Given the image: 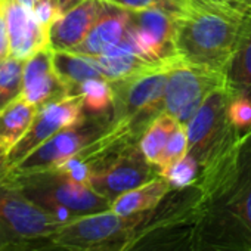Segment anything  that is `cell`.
Here are the masks:
<instances>
[{
    "mask_svg": "<svg viewBox=\"0 0 251 251\" xmlns=\"http://www.w3.org/2000/svg\"><path fill=\"white\" fill-rule=\"evenodd\" d=\"M39 109L21 96L0 112V148L6 155L27 135Z\"/></svg>",
    "mask_w": 251,
    "mask_h": 251,
    "instance_id": "17",
    "label": "cell"
},
{
    "mask_svg": "<svg viewBox=\"0 0 251 251\" xmlns=\"http://www.w3.org/2000/svg\"><path fill=\"white\" fill-rule=\"evenodd\" d=\"M236 95L239 93L227 83L214 89L207 95L194 118L188 123V154H191L200 166L241 135L227 117L229 103Z\"/></svg>",
    "mask_w": 251,
    "mask_h": 251,
    "instance_id": "6",
    "label": "cell"
},
{
    "mask_svg": "<svg viewBox=\"0 0 251 251\" xmlns=\"http://www.w3.org/2000/svg\"><path fill=\"white\" fill-rule=\"evenodd\" d=\"M5 182L17 186L31 201L64 220L106 211L112 204L89 185L77 182L59 170L8 175Z\"/></svg>",
    "mask_w": 251,
    "mask_h": 251,
    "instance_id": "4",
    "label": "cell"
},
{
    "mask_svg": "<svg viewBox=\"0 0 251 251\" xmlns=\"http://www.w3.org/2000/svg\"><path fill=\"white\" fill-rule=\"evenodd\" d=\"M189 150V141H188V132H186V126L177 124V127L175 129V132L172 133L163 155L158 161V170L160 173L166 172L169 167H172L175 163H177L179 160H182Z\"/></svg>",
    "mask_w": 251,
    "mask_h": 251,
    "instance_id": "27",
    "label": "cell"
},
{
    "mask_svg": "<svg viewBox=\"0 0 251 251\" xmlns=\"http://www.w3.org/2000/svg\"><path fill=\"white\" fill-rule=\"evenodd\" d=\"M92 56H95L103 77L108 81L124 80L138 74H144L157 70L166 65L167 62V59H164L163 62H154L132 53L121 55V56H106V55H92Z\"/></svg>",
    "mask_w": 251,
    "mask_h": 251,
    "instance_id": "22",
    "label": "cell"
},
{
    "mask_svg": "<svg viewBox=\"0 0 251 251\" xmlns=\"http://www.w3.org/2000/svg\"><path fill=\"white\" fill-rule=\"evenodd\" d=\"M177 124H179L177 120L172 114L163 111L161 114H158L154 118V121L150 124V127L145 130V133L139 139L141 152L155 167L158 166L163 151H164L172 133L177 127Z\"/></svg>",
    "mask_w": 251,
    "mask_h": 251,
    "instance_id": "23",
    "label": "cell"
},
{
    "mask_svg": "<svg viewBox=\"0 0 251 251\" xmlns=\"http://www.w3.org/2000/svg\"><path fill=\"white\" fill-rule=\"evenodd\" d=\"M81 2H83V0H58V12H59V15L65 14L67 11L73 9L77 5H80Z\"/></svg>",
    "mask_w": 251,
    "mask_h": 251,
    "instance_id": "32",
    "label": "cell"
},
{
    "mask_svg": "<svg viewBox=\"0 0 251 251\" xmlns=\"http://www.w3.org/2000/svg\"><path fill=\"white\" fill-rule=\"evenodd\" d=\"M129 23L138 30L150 34L163 49L166 58L175 55V21L173 14L163 8L155 6L145 11L129 12Z\"/></svg>",
    "mask_w": 251,
    "mask_h": 251,
    "instance_id": "19",
    "label": "cell"
},
{
    "mask_svg": "<svg viewBox=\"0 0 251 251\" xmlns=\"http://www.w3.org/2000/svg\"><path fill=\"white\" fill-rule=\"evenodd\" d=\"M105 3L102 0H83L61 14L49 27V45L53 50H73L90 33L99 20Z\"/></svg>",
    "mask_w": 251,
    "mask_h": 251,
    "instance_id": "14",
    "label": "cell"
},
{
    "mask_svg": "<svg viewBox=\"0 0 251 251\" xmlns=\"http://www.w3.org/2000/svg\"><path fill=\"white\" fill-rule=\"evenodd\" d=\"M129 25V11L105 3V8L87 34V37L71 52L83 55H102L103 50L120 42Z\"/></svg>",
    "mask_w": 251,
    "mask_h": 251,
    "instance_id": "15",
    "label": "cell"
},
{
    "mask_svg": "<svg viewBox=\"0 0 251 251\" xmlns=\"http://www.w3.org/2000/svg\"><path fill=\"white\" fill-rule=\"evenodd\" d=\"M172 191L173 188L169 180L163 176H158L117 197L111 204V210L117 214H133L147 211L157 207Z\"/></svg>",
    "mask_w": 251,
    "mask_h": 251,
    "instance_id": "20",
    "label": "cell"
},
{
    "mask_svg": "<svg viewBox=\"0 0 251 251\" xmlns=\"http://www.w3.org/2000/svg\"><path fill=\"white\" fill-rule=\"evenodd\" d=\"M17 2L27 6L28 9H34V5H36V0H17Z\"/></svg>",
    "mask_w": 251,
    "mask_h": 251,
    "instance_id": "34",
    "label": "cell"
},
{
    "mask_svg": "<svg viewBox=\"0 0 251 251\" xmlns=\"http://www.w3.org/2000/svg\"><path fill=\"white\" fill-rule=\"evenodd\" d=\"M201 192L195 185L173 189L154 208L117 214L106 211L75 217L45 241L59 251H124L148 232L166 225L195 223Z\"/></svg>",
    "mask_w": 251,
    "mask_h": 251,
    "instance_id": "2",
    "label": "cell"
},
{
    "mask_svg": "<svg viewBox=\"0 0 251 251\" xmlns=\"http://www.w3.org/2000/svg\"><path fill=\"white\" fill-rule=\"evenodd\" d=\"M195 251L251 250V130L200 166Z\"/></svg>",
    "mask_w": 251,
    "mask_h": 251,
    "instance_id": "1",
    "label": "cell"
},
{
    "mask_svg": "<svg viewBox=\"0 0 251 251\" xmlns=\"http://www.w3.org/2000/svg\"><path fill=\"white\" fill-rule=\"evenodd\" d=\"M8 177V169H6V154L0 148V185H3Z\"/></svg>",
    "mask_w": 251,
    "mask_h": 251,
    "instance_id": "33",
    "label": "cell"
},
{
    "mask_svg": "<svg viewBox=\"0 0 251 251\" xmlns=\"http://www.w3.org/2000/svg\"><path fill=\"white\" fill-rule=\"evenodd\" d=\"M226 83V73L194 65L173 56L164 90V111L176 117L185 105L204 100L208 93Z\"/></svg>",
    "mask_w": 251,
    "mask_h": 251,
    "instance_id": "11",
    "label": "cell"
},
{
    "mask_svg": "<svg viewBox=\"0 0 251 251\" xmlns=\"http://www.w3.org/2000/svg\"><path fill=\"white\" fill-rule=\"evenodd\" d=\"M172 58H167L166 65L157 70L111 81L114 90L112 120H121L138 114L158 115L164 111V90Z\"/></svg>",
    "mask_w": 251,
    "mask_h": 251,
    "instance_id": "9",
    "label": "cell"
},
{
    "mask_svg": "<svg viewBox=\"0 0 251 251\" xmlns=\"http://www.w3.org/2000/svg\"><path fill=\"white\" fill-rule=\"evenodd\" d=\"M247 251H251V250H247Z\"/></svg>",
    "mask_w": 251,
    "mask_h": 251,
    "instance_id": "36",
    "label": "cell"
},
{
    "mask_svg": "<svg viewBox=\"0 0 251 251\" xmlns=\"http://www.w3.org/2000/svg\"><path fill=\"white\" fill-rule=\"evenodd\" d=\"M53 65L56 74L71 95H78L80 84L90 78H105L92 55L75 53L71 50H53Z\"/></svg>",
    "mask_w": 251,
    "mask_h": 251,
    "instance_id": "18",
    "label": "cell"
},
{
    "mask_svg": "<svg viewBox=\"0 0 251 251\" xmlns=\"http://www.w3.org/2000/svg\"><path fill=\"white\" fill-rule=\"evenodd\" d=\"M56 3H58V0H56Z\"/></svg>",
    "mask_w": 251,
    "mask_h": 251,
    "instance_id": "37",
    "label": "cell"
},
{
    "mask_svg": "<svg viewBox=\"0 0 251 251\" xmlns=\"http://www.w3.org/2000/svg\"><path fill=\"white\" fill-rule=\"evenodd\" d=\"M0 251H58V250L53 245L48 244L45 239H39V241H31V242L0 247Z\"/></svg>",
    "mask_w": 251,
    "mask_h": 251,
    "instance_id": "31",
    "label": "cell"
},
{
    "mask_svg": "<svg viewBox=\"0 0 251 251\" xmlns=\"http://www.w3.org/2000/svg\"><path fill=\"white\" fill-rule=\"evenodd\" d=\"M227 117L239 132L251 130V98L244 93L236 95L229 103Z\"/></svg>",
    "mask_w": 251,
    "mask_h": 251,
    "instance_id": "28",
    "label": "cell"
},
{
    "mask_svg": "<svg viewBox=\"0 0 251 251\" xmlns=\"http://www.w3.org/2000/svg\"><path fill=\"white\" fill-rule=\"evenodd\" d=\"M11 56V39L6 20V2L0 0V64Z\"/></svg>",
    "mask_w": 251,
    "mask_h": 251,
    "instance_id": "29",
    "label": "cell"
},
{
    "mask_svg": "<svg viewBox=\"0 0 251 251\" xmlns=\"http://www.w3.org/2000/svg\"><path fill=\"white\" fill-rule=\"evenodd\" d=\"M124 251H195L194 222L155 227Z\"/></svg>",
    "mask_w": 251,
    "mask_h": 251,
    "instance_id": "16",
    "label": "cell"
},
{
    "mask_svg": "<svg viewBox=\"0 0 251 251\" xmlns=\"http://www.w3.org/2000/svg\"><path fill=\"white\" fill-rule=\"evenodd\" d=\"M71 96L68 87L56 74L53 49L46 46L25 61L23 98L42 108L46 103Z\"/></svg>",
    "mask_w": 251,
    "mask_h": 251,
    "instance_id": "12",
    "label": "cell"
},
{
    "mask_svg": "<svg viewBox=\"0 0 251 251\" xmlns=\"http://www.w3.org/2000/svg\"><path fill=\"white\" fill-rule=\"evenodd\" d=\"M227 84L251 98V2L245 11L236 50L227 67Z\"/></svg>",
    "mask_w": 251,
    "mask_h": 251,
    "instance_id": "21",
    "label": "cell"
},
{
    "mask_svg": "<svg viewBox=\"0 0 251 251\" xmlns=\"http://www.w3.org/2000/svg\"><path fill=\"white\" fill-rule=\"evenodd\" d=\"M78 95L83 98V106L87 114H103L112 109L114 90L111 81L105 78H90L81 83Z\"/></svg>",
    "mask_w": 251,
    "mask_h": 251,
    "instance_id": "25",
    "label": "cell"
},
{
    "mask_svg": "<svg viewBox=\"0 0 251 251\" xmlns=\"http://www.w3.org/2000/svg\"><path fill=\"white\" fill-rule=\"evenodd\" d=\"M6 2V20L11 39V56L27 61L40 49L49 45V30L39 21L33 9L18 3Z\"/></svg>",
    "mask_w": 251,
    "mask_h": 251,
    "instance_id": "13",
    "label": "cell"
},
{
    "mask_svg": "<svg viewBox=\"0 0 251 251\" xmlns=\"http://www.w3.org/2000/svg\"><path fill=\"white\" fill-rule=\"evenodd\" d=\"M158 176H161L160 170L145 158L136 144L93 164L87 185L112 202L121 194Z\"/></svg>",
    "mask_w": 251,
    "mask_h": 251,
    "instance_id": "8",
    "label": "cell"
},
{
    "mask_svg": "<svg viewBox=\"0 0 251 251\" xmlns=\"http://www.w3.org/2000/svg\"><path fill=\"white\" fill-rule=\"evenodd\" d=\"M251 0H164L173 14L175 55L227 73Z\"/></svg>",
    "mask_w": 251,
    "mask_h": 251,
    "instance_id": "3",
    "label": "cell"
},
{
    "mask_svg": "<svg viewBox=\"0 0 251 251\" xmlns=\"http://www.w3.org/2000/svg\"><path fill=\"white\" fill-rule=\"evenodd\" d=\"M25 61L9 56L0 64V112L23 96Z\"/></svg>",
    "mask_w": 251,
    "mask_h": 251,
    "instance_id": "24",
    "label": "cell"
},
{
    "mask_svg": "<svg viewBox=\"0 0 251 251\" xmlns=\"http://www.w3.org/2000/svg\"><path fill=\"white\" fill-rule=\"evenodd\" d=\"M84 114L86 111L81 95H71L43 105L39 109V114L27 135L6 155L8 175L42 144H45L59 130L80 121Z\"/></svg>",
    "mask_w": 251,
    "mask_h": 251,
    "instance_id": "10",
    "label": "cell"
},
{
    "mask_svg": "<svg viewBox=\"0 0 251 251\" xmlns=\"http://www.w3.org/2000/svg\"><path fill=\"white\" fill-rule=\"evenodd\" d=\"M112 121V109L103 114H84V117L73 126L59 130L28 157H25L9 175L34 173L52 170L77 155L95 139H98Z\"/></svg>",
    "mask_w": 251,
    "mask_h": 251,
    "instance_id": "7",
    "label": "cell"
},
{
    "mask_svg": "<svg viewBox=\"0 0 251 251\" xmlns=\"http://www.w3.org/2000/svg\"><path fill=\"white\" fill-rule=\"evenodd\" d=\"M102 2L117 6L120 9H124V11H129V12L145 11L150 8L164 5V0H102Z\"/></svg>",
    "mask_w": 251,
    "mask_h": 251,
    "instance_id": "30",
    "label": "cell"
},
{
    "mask_svg": "<svg viewBox=\"0 0 251 251\" xmlns=\"http://www.w3.org/2000/svg\"><path fill=\"white\" fill-rule=\"evenodd\" d=\"M67 222L31 201L17 186L0 185V247L45 239Z\"/></svg>",
    "mask_w": 251,
    "mask_h": 251,
    "instance_id": "5",
    "label": "cell"
},
{
    "mask_svg": "<svg viewBox=\"0 0 251 251\" xmlns=\"http://www.w3.org/2000/svg\"><path fill=\"white\" fill-rule=\"evenodd\" d=\"M198 175L200 164L191 154H186L182 160H179L161 173V176L169 180L173 189H182L194 185L198 179Z\"/></svg>",
    "mask_w": 251,
    "mask_h": 251,
    "instance_id": "26",
    "label": "cell"
},
{
    "mask_svg": "<svg viewBox=\"0 0 251 251\" xmlns=\"http://www.w3.org/2000/svg\"><path fill=\"white\" fill-rule=\"evenodd\" d=\"M37 2H46V0H36V3H37ZM52 2L56 3V0H52ZM56 5H58V3H56ZM34 6H36V5H34Z\"/></svg>",
    "mask_w": 251,
    "mask_h": 251,
    "instance_id": "35",
    "label": "cell"
}]
</instances>
